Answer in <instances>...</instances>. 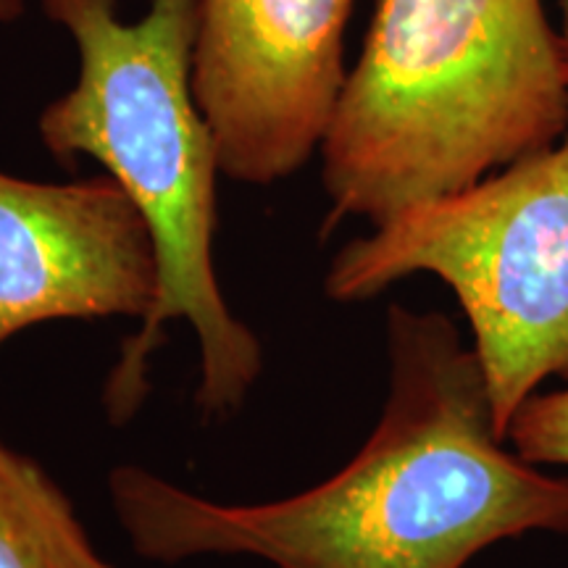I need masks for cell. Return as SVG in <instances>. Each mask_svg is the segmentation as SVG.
<instances>
[{
  "label": "cell",
  "instance_id": "1",
  "mask_svg": "<svg viewBox=\"0 0 568 568\" xmlns=\"http://www.w3.org/2000/svg\"><path fill=\"white\" fill-rule=\"evenodd\" d=\"M389 393L351 464L268 503H216L142 466L109 474L113 514L155 564L245 556L272 568H466L531 531L568 535V479L497 432L485 372L437 311L387 308Z\"/></svg>",
  "mask_w": 568,
  "mask_h": 568
},
{
  "label": "cell",
  "instance_id": "2",
  "mask_svg": "<svg viewBox=\"0 0 568 568\" xmlns=\"http://www.w3.org/2000/svg\"><path fill=\"white\" fill-rule=\"evenodd\" d=\"M80 55L74 88L42 109L38 132L53 159H92L113 176L151 232L159 293L105 376L113 426L132 422L151 389V358L166 326H193L201 353L195 406L224 418L245 406L264 347L232 314L213 266L219 145L193 92L197 0H153L124 21L119 0H40Z\"/></svg>",
  "mask_w": 568,
  "mask_h": 568
},
{
  "label": "cell",
  "instance_id": "3",
  "mask_svg": "<svg viewBox=\"0 0 568 568\" xmlns=\"http://www.w3.org/2000/svg\"><path fill=\"white\" fill-rule=\"evenodd\" d=\"M566 130L542 0H379L318 151L324 234L460 193Z\"/></svg>",
  "mask_w": 568,
  "mask_h": 568
},
{
  "label": "cell",
  "instance_id": "4",
  "mask_svg": "<svg viewBox=\"0 0 568 568\" xmlns=\"http://www.w3.org/2000/svg\"><path fill=\"white\" fill-rule=\"evenodd\" d=\"M414 274L458 297L508 439L542 382H568V138L345 243L324 290L364 303Z\"/></svg>",
  "mask_w": 568,
  "mask_h": 568
},
{
  "label": "cell",
  "instance_id": "5",
  "mask_svg": "<svg viewBox=\"0 0 568 568\" xmlns=\"http://www.w3.org/2000/svg\"><path fill=\"white\" fill-rule=\"evenodd\" d=\"M355 0H197L193 92L232 182L274 184L322 151Z\"/></svg>",
  "mask_w": 568,
  "mask_h": 568
},
{
  "label": "cell",
  "instance_id": "6",
  "mask_svg": "<svg viewBox=\"0 0 568 568\" xmlns=\"http://www.w3.org/2000/svg\"><path fill=\"white\" fill-rule=\"evenodd\" d=\"M155 293L151 232L113 176L32 182L0 172V347L51 322H142Z\"/></svg>",
  "mask_w": 568,
  "mask_h": 568
},
{
  "label": "cell",
  "instance_id": "7",
  "mask_svg": "<svg viewBox=\"0 0 568 568\" xmlns=\"http://www.w3.org/2000/svg\"><path fill=\"white\" fill-rule=\"evenodd\" d=\"M0 568H113L63 489L0 437Z\"/></svg>",
  "mask_w": 568,
  "mask_h": 568
},
{
  "label": "cell",
  "instance_id": "8",
  "mask_svg": "<svg viewBox=\"0 0 568 568\" xmlns=\"http://www.w3.org/2000/svg\"><path fill=\"white\" fill-rule=\"evenodd\" d=\"M508 443L535 466H568V385L531 395L510 422Z\"/></svg>",
  "mask_w": 568,
  "mask_h": 568
},
{
  "label": "cell",
  "instance_id": "9",
  "mask_svg": "<svg viewBox=\"0 0 568 568\" xmlns=\"http://www.w3.org/2000/svg\"><path fill=\"white\" fill-rule=\"evenodd\" d=\"M24 13V0H0V24H11Z\"/></svg>",
  "mask_w": 568,
  "mask_h": 568
},
{
  "label": "cell",
  "instance_id": "10",
  "mask_svg": "<svg viewBox=\"0 0 568 568\" xmlns=\"http://www.w3.org/2000/svg\"><path fill=\"white\" fill-rule=\"evenodd\" d=\"M560 13H564V21H560V55H564V69L568 80V0H560Z\"/></svg>",
  "mask_w": 568,
  "mask_h": 568
}]
</instances>
